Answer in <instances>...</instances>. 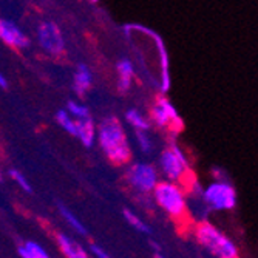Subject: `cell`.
I'll list each match as a JSON object with an SVG mask.
<instances>
[{"label": "cell", "instance_id": "obj_1", "mask_svg": "<svg viewBox=\"0 0 258 258\" xmlns=\"http://www.w3.org/2000/svg\"><path fill=\"white\" fill-rule=\"evenodd\" d=\"M99 146L105 152L107 158L114 164H124L132 156L124 128L116 118H107L101 122Z\"/></svg>", "mask_w": 258, "mask_h": 258}, {"label": "cell", "instance_id": "obj_2", "mask_svg": "<svg viewBox=\"0 0 258 258\" xmlns=\"http://www.w3.org/2000/svg\"><path fill=\"white\" fill-rule=\"evenodd\" d=\"M159 167L161 172L167 176L170 182L178 184L181 189H189L192 184H195V178L192 170L189 169V162L181 149L178 146H170L169 149L162 150L159 156Z\"/></svg>", "mask_w": 258, "mask_h": 258}, {"label": "cell", "instance_id": "obj_3", "mask_svg": "<svg viewBox=\"0 0 258 258\" xmlns=\"http://www.w3.org/2000/svg\"><path fill=\"white\" fill-rule=\"evenodd\" d=\"M153 197L156 204L170 218L176 221H189L184 190L178 184L170 181H159L153 190Z\"/></svg>", "mask_w": 258, "mask_h": 258}, {"label": "cell", "instance_id": "obj_4", "mask_svg": "<svg viewBox=\"0 0 258 258\" xmlns=\"http://www.w3.org/2000/svg\"><path fill=\"white\" fill-rule=\"evenodd\" d=\"M197 241L217 258H240L238 247L223 232L210 223H198L195 229Z\"/></svg>", "mask_w": 258, "mask_h": 258}, {"label": "cell", "instance_id": "obj_5", "mask_svg": "<svg viewBox=\"0 0 258 258\" xmlns=\"http://www.w3.org/2000/svg\"><path fill=\"white\" fill-rule=\"evenodd\" d=\"M204 203L215 210H230L237 206V190L230 182L215 181L203 192Z\"/></svg>", "mask_w": 258, "mask_h": 258}, {"label": "cell", "instance_id": "obj_6", "mask_svg": "<svg viewBox=\"0 0 258 258\" xmlns=\"http://www.w3.org/2000/svg\"><path fill=\"white\" fill-rule=\"evenodd\" d=\"M150 118L152 121L161 127L169 130H181L182 121L176 113V108L166 96H158L150 108Z\"/></svg>", "mask_w": 258, "mask_h": 258}, {"label": "cell", "instance_id": "obj_7", "mask_svg": "<svg viewBox=\"0 0 258 258\" xmlns=\"http://www.w3.org/2000/svg\"><path fill=\"white\" fill-rule=\"evenodd\" d=\"M127 179L136 190L143 192V194L153 192L155 187L159 182L156 169L153 166H150V164H144V162L133 164L127 172Z\"/></svg>", "mask_w": 258, "mask_h": 258}, {"label": "cell", "instance_id": "obj_8", "mask_svg": "<svg viewBox=\"0 0 258 258\" xmlns=\"http://www.w3.org/2000/svg\"><path fill=\"white\" fill-rule=\"evenodd\" d=\"M37 40L40 48L50 54H60L65 48V42L60 30L53 22H42L37 28Z\"/></svg>", "mask_w": 258, "mask_h": 258}, {"label": "cell", "instance_id": "obj_9", "mask_svg": "<svg viewBox=\"0 0 258 258\" xmlns=\"http://www.w3.org/2000/svg\"><path fill=\"white\" fill-rule=\"evenodd\" d=\"M0 39L14 48H28L30 39L11 20L0 17Z\"/></svg>", "mask_w": 258, "mask_h": 258}, {"label": "cell", "instance_id": "obj_10", "mask_svg": "<svg viewBox=\"0 0 258 258\" xmlns=\"http://www.w3.org/2000/svg\"><path fill=\"white\" fill-rule=\"evenodd\" d=\"M56 240H57V244L62 250V253L67 256V258H90L88 253L70 237H67L65 233H57L56 235Z\"/></svg>", "mask_w": 258, "mask_h": 258}, {"label": "cell", "instance_id": "obj_11", "mask_svg": "<svg viewBox=\"0 0 258 258\" xmlns=\"http://www.w3.org/2000/svg\"><path fill=\"white\" fill-rule=\"evenodd\" d=\"M116 70H118V76H119V81H118V85H119V91L121 93H125L130 85H132V81L135 78V67H133V62L130 59H121L116 65Z\"/></svg>", "mask_w": 258, "mask_h": 258}, {"label": "cell", "instance_id": "obj_12", "mask_svg": "<svg viewBox=\"0 0 258 258\" xmlns=\"http://www.w3.org/2000/svg\"><path fill=\"white\" fill-rule=\"evenodd\" d=\"M91 85V72H90V68L84 63L78 65V72L75 75V84H73V88L76 91V95L78 96H84L85 95V91L90 88Z\"/></svg>", "mask_w": 258, "mask_h": 258}, {"label": "cell", "instance_id": "obj_13", "mask_svg": "<svg viewBox=\"0 0 258 258\" xmlns=\"http://www.w3.org/2000/svg\"><path fill=\"white\" fill-rule=\"evenodd\" d=\"M76 125H78V138L82 141V144L90 149L95 144V136H96V132H95V124L93 121L88 118V119H82V121H76Z\"/></svg>", "mask_w": 258, "mask_h": 258}, {"label": "cell", "instance_id": "obj_14", "mask_svg": "<svg viewBox=\"0 0 258 258\" xmlns=\"http://www.w3.org/2000/svg\"><path fill=\"white\" fill-rule=\"evenodd\" d=\"M125 121L136 130V132H147L150 128V121L144 114H141L136 108H130L125 111Z\"/></svg>", "mask_w": 258, "mask_h": 258}, {"label": "cell", "instance_id": "obj_15", "mask_svg": "<svg viewBox=\"0 0 258 258\" xmlns=\"http://www.w3.org/2000/svg\"><path fill=\"white\" fill-rule=\"evenodd\" d=\"M19 255L22 258H50L45 249L34 241H27L25 244H22L19 247Z\"/></svg>", "mask_w": 258, "mask_h": 258}, {"label": "cell", "instance_id": "obj_16", "mask_svg": "<svg viewBox=\"0 0 258 258\" xmlns=\"http://www.w3.org/2000/svg\"><path fill=\"white\" fill-rule=\"evenodd\" d=\"M56 121L59 122V125L70 135L73 136H78V125H76V121L72 119V116H70L65 110H59L56 113Z\"/></svg>", "mask_w": 258, "mask_h": 258}, {"label": "cell", "instance_id": "obj_17", "mask_svg": "<svg viewBox=\"0 0 258 258\" xmlns=\"http://www.w3.org/2000/svg\"><path fill=\"white\" fill-rule=\"evenodd\" d=\"M59 212H60V215L63 217V220L72 226L78 233H81V235H85L87 233V229L84 227V224L79 221V218L73 214V212H70V210L63 206V204H59Z\"/></svg>", "mask_w": 258, "mask_h": 258}, {"label": "cell", "instance_id": "obj_18", "mask_svg": "<svg viewBox=\"0 0 258 258\" xmlns=\"http://www.w3.org/2000/svg\"><path fill=\"white\" fill-rule=\"evenodd\" d=\"M122 215H124V218L127 220V223L132 226V227H135L138 232H143V233H150V227L141 220L138 215H135L132 210H128V209H124L122 210Z\"/></svg>", "mask_w": 258, "mask_h": 258}, {"label": "cell", "instance_id": "obj_19", "mask_svg": "<svg viewBox=\"0 0 258 258\" xmlns=\"http://www.w3.org/2000/svg\"><path fill=\"white\" fill-rule=\"evenodd\" d=\"M67 107H68V111H70V114H73L78 121H82V119H88V118H90L88 108H87L85 105L79 104V102L70 101Z\"/></svg>", "mask_w": 258, "mask_h": 258}, {"label": "cell", "instance_id": "obj_20", "mask_svg": "<svg viewBox=\"0 0 258 258\" xmlns=\"http://www.w3.org/2000/svg\"><path fill=\"white\" fill-rule=\"evenodd\" d=\"M10 176L22 187V189L23 190H25V192H28V194H31L33 192V189H31V185H30V182H28V179L25 178V176H23L19 170H16V169H11L10 170Z\"/></svg>", "mask_w": 258, "mask_h": 258}, {"label": "cell", "instance_id": "obj_21", "mask_svg": "<svg viewBox=\"0 0 258 258\" xmlns=\"http://www.w3.org/2000/svg\"><path fill=\"white\" fill-rule=\"evenodd\" d=\"M135 135H136V141H138L139 149L144 153H149L152 150V141H150L149 135L146 132H136Z\"/></svg>", "mask_w": 258, "mask_h": 258}, {"label": "cell", "instance_id": "obj_22", "mask_svg": "<svg viewBox=\"0 0 258 258\" xmlns=\"http://www.w3.org/2000/svg\"><path fill=\"white\" fill-rule=\"evenodd\" d=\"M90 250L93 252V255H95L96 258H111L101 246H98V244H95V243H93V244L90 246Z\"/></svg>", "mask_w": 258, "mask_h": 258}, {"label": "cell", "instance_id": "obj_23", "mask_svg": "<svg viewBox=\"0 0 258 258\" xmlns=\"http://www.w3.org/2000/svg\"><path fill=\"white\" fill-rule=\"evenodd\" d=\"M0 88H8V81L2 73H0Z\"/></svg>", "mask_w": 258, "mask_h": 258}, {"label": "cell", "instance_id": "obj_24", "mask_svg": "<svg viewBox=\"0 0 258 258\" xmlns=\"http://www.w3.org/2000/svg\"><path fill=\"white\" fill-rule=\"evenodd\" d=\"M155 258H166V256H164L161 252H155Z\"/></svg>", "mask_w": 258, "mask_h": 258}, {"label": "cell", "instance_id": "obj_25", "mask_svg": "<svg viewBox=\"0 0 258 258\" xmlns=\"http://www.w3.org/2000/svg\"><path fill=\"white\" fill-rule=\"evenodd\" d=\"M0 181H2V173H0Z\"/></svg>", "mask_w": 258, "mask_h": 258}]
</instances>
